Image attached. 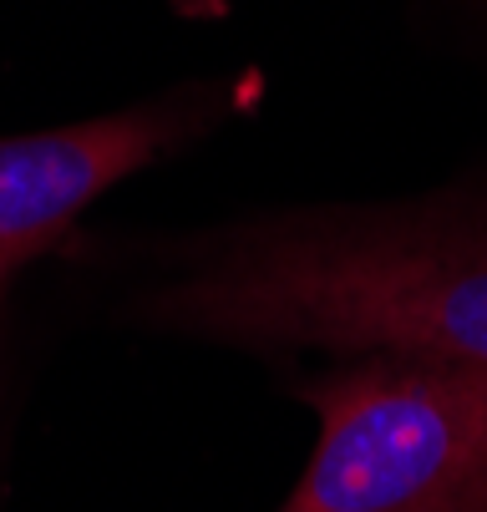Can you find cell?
I'll use <instances>...</instances> for the list:
<instances>
[{"instance_id": "obj_3", "label": "cell", "mask_w": 487, "mask_h": 512, "mask_svg": "<svg viewBox=\"0 0 487 512\" xmlns=\"http://www.w3.org/2000/svg\"><path fill=\"white\" fill-rule=\"evenodd\" d=\"M178 132L183 117L173 107H132L0 137V295L107 188L158 163Z\"/></svg>"}, {"instance_id": "obj_2", "label": "cell", "mask_w": 487, "mask_h": 512, "mask_svg": "<svg viewBox=\"0 0 487 512\" xmlns=\"http://www.w3.org/2000/svg\"><path fill=\"white\" fill-rule=\"evenodd\" d=\"M295 396L315 447L280 512H487V371L371 350Z\"/></svg>"}, {"instance_id": "obj_1", "label": "cell", "mask_w": 487, "mask_h": 512, "mask_svg": "<svg viewBox=\"0 0 487 512\" xmlns=\"http://www.w3.org/2000/svg\"><path fill=\"white\" fill-rule=\"evenodd\" d=\"M148 310L214 345L391 350L487 371V193L254 218L203 239Z\"/></svg>"}]
</instances>
